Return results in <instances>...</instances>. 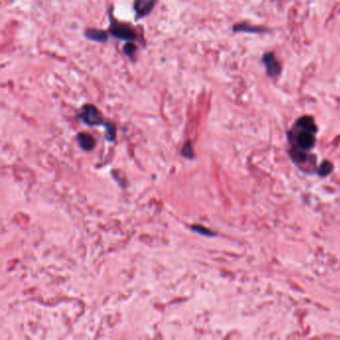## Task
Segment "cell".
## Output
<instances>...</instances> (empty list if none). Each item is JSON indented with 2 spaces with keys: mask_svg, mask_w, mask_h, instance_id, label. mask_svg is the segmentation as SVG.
<instances>
[{
  "mask_svg": "<svg viewBox=\"0 0 340 340\" xmlns=\"http://www.w3.org/2000/svg\"><path fill=\"white\" fill-rule=\"evenodd\" d=\"M79 118L88 126L105 125L104 118L101 115L100 111L92 104H86L81 108Z\"/></svg>",
  "mask_w": 340,
  "mask_h": 340,
  "instance_id": "2",
  "label": "cell"
},
{
  "mask_svg": "<svg viewBox=\"0 0 340 340\" xmlns=\"http://www.w3.org/2000/svg\"><path fill=\"white\" fill-rule=\"evenodd\" d=\"M316 131V125L311 117L304 116L299 118L288 132L290 155L309 154V151L315 145Z\"/></svg>",
  "mask_w": 340,
  "mask_h": 340,
  "instance_id": "1",
  "label": "cell"
},
{
  "mask_svg": "<svg viewBox=\"0 0 340 340\" xmlns=\"http://www.w3.org/2000/svg\"><path fill=\"white\" fill-rule=\"evenodd\" d=\"M182 153L186 158H193V149H192L190 142H186L185 145L183 147Z\"/></svg>",
  "mask_w": 340,
  "mask_h": 340,
  "instance_id": "11",
  "label": "cell"
},
{
  "mask_svg": "<svg viewBox=\"0 0 340 340\" xmlns=\"http://www.w3.org/2000/svg\"><path fill=\"white\" fill-rule=\"evenodd\" d=\"M85 36L87 37L88 39L92 40V41H96V42H106L108 40V34L103 31V30H99V29H95V28H89L85 31Z\"/></svg>",
  "mask_w": 340,
  "mask_h": 340,
  "instance_id": "6",
  "label": "cell"
},
{
  "mask_svg": "<svg viewBox=\"0 0 340 340\" xmlns=\"http://www.w3.org/2000/svg\"><path fill=\"white\" fill-rule=\"evenodd\" d=\"M136 50H137V47L132 41H128V43H126L123 47V51H124L125 55L131 59H133V57L136 53Z\"/></svg>",
  "mask_w": 340,
  "mask_h": 340,
  "instance_id": "9",
  "label": "cell"
},
{
  "mask_svg": "<svg viewBox=\"0 0 340 340\" xmlns=\"http://www.w3.org/2000/svg\"><path fill=\"white\" fill-rule=\"evenodd\" d=\"M157 4V0H134L133 8L136 14L135 19L139 20L148 16Z\"/></svg>",
  "mask_w": 340,
  "mask_h": 340,
  "instance_id": "4",
  "label": "cell"
},
{
  "mask_svg": "<svg viewBox=\"0 0 340 340\" xmlns=\"http://www.w3.org/2000/svg\"><path fill=\"white\" fill-rule=\"evenodd\" d=\"M263 62L266 64L270 76H276L280 72V65L273 53H267L264 55Z\"/></svg>",
  "mask_w": 340,
  "mask_h": 340,
  "instance_id": "5",
  "label": "cell"
},
{
  "mask_svg": "<svg viewBox=\"0 0 340 340\" xmlns=\"http://www.w3.org/2000/svg\"><path fill=\"white\" fill-rule=\"evenodd\" d=\"M193 230L198 232V233H201V234H204V235H214L213 233H211L209 230H205V228H203V226H199V225H194L193 226Z\"/></svg>",
  "mask_w": 340,
  "mask_h": 340,
  "instance_id": "12",
  "label": "cell"
},
{
  "mask_svg": "<svg viewBox=\"0 0 340 340\" xmlns=\"http://www.w3.org/2000/svg\"><path fill=\"white\" fill-rule=\"evenodd\" d=\"M105 127H106V137L107 139H109L110 141L114 140L115 136H116V128L114 126V124L112 123H105Z\"/></svg>",
  "mask_w": 340,
  "mask_h": 340,
  "instance_id": "10",
  "label": "cell"
},
{
  "mask_svg": "<svg viewBox=\"0 0 340 340\" xmlns=\"http://www.w3.org/2000/svg\"><path fill=\"white\" fill-rule=\"evenodd\" d=\"M111 25H110V33L112 36L116 37L118 39L125 40V41H133L136 39V33L134 30L127 24L120 23L114 18L110 17Z\"/></svg>",
  "mask_w": 340,
  "mask_h": 340,
  "instance_id": "3",
  "label": "cell"
},
{
  "mask_svg": "<svg viewBox=\"0 0 340 340\" xmlns=\"http://www.w3.org/2000/svg\"><path fill=\"white\" fill-rule=\"evenodd\" d=\"M331 170H332V164L329 163L328 161H325L319 166L317 170V174L321 177H326L331 173Z\"/></svg>",
  "mask_w": 340,
  "mask_h": 340,
  "instance_id": "8",
  "label": "cell"
},
{
  "mask_svg": "<svg viewBox=\"0 0 340 340\" xmlns=\"http://www.w3.org/2000/svg\"><path fill=\"white\" fill-rule=\"evenodd\" d=\"M77 138L79 141V145L81 146L83 150L88 151V150H92L95 147V140L92 135L83 132V133L78 134Z\"/></svg>",
  "mask_w": 340,
  "mask_h": 340,
  "instance_id": "7",
  "label": "cell"
}]
</instances>
